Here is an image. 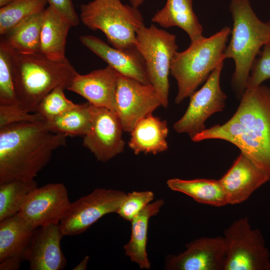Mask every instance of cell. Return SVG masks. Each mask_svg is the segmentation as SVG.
Masks as SVG:
<instances>
[{"instance_id": "obj_6", "label": "cell", "mask_w": 270, "mask_h": 270, "mask_svg": "<svg viewBox=\"0 0 270 270\" xmlns=\"http://www.w3.org/2000/svg\"><path fill=\"white\" fill-rule=\"evenodd\" d=\"M80 12L82 23L92 30L102 32L113 47H136V31L144 24L138 8L124 4L120 0H93L82 4Z\"/></svg>"}, {"instance_id": "obj_36", "label": "cell", "mask_w": 270, "mask_h": 270, "mask_svg": "<svg viewBox=\"0 0 270 270\" xmlns=\"http://www.w3.org/2000/svg\"><path fill=\"white\" fill-rule=\"evenodd\" d=\"M90 257L88 256H86L82 260H81L76 266H74L72 270H84L87 268L88 263Z\"/></svg>"}, {"instance_id": "obj_13", "label": "cell", "mask_w": 270, "mask_h": 270, "mask_svg": "<svg viewBox=\"0 0 270 270\" xmlns=\"http://www.w3.org/2000/svg\"><path fill=\"white\" fill-rule=\"evenodd\" d=\"M123 132L114 112L93 106L92 124L83 136L82 145L98 160L106 162L124 151Z\"/></svg>"}, {"instance_id": "obj_2", "label": "cell", "mask_w": 270, "mask_h": 270, "mask_svg": "<svg viewBox=\"0 0 270 270\" xmlns=\"http://www.w3.org/2000/svg\"><path fill=\"white\" fill-rule=\"evenodd\" d=\"M67 137L50 131L44 120L0 128V184L34 179L53 152L66 146Z\"/></svg>"}, {"instance_id": "obj_30", "label": "cell", "mask_w": 270, "mask_h": 270, "mask_svg": "<svg viewBox=\"0 0 270 270\" xmlns=\"http://www.w3.org/2000/svg\"><path fill=\"white\" fill-rule=\"evenodd\" d=\"M18 104L12 64L6 44L0 42V105Z\"/></svg>"}, {"instance_id": "obj_17", "label": "cell", "mask_w": 270, "mask_h": 270, "mask_svg": "<svg viewBox=\"0 0 270 270\" xmlns=\"http://www.w3.org/2000/svg\"><path fill=\"white\" fill-rule=\"evenodd\" d=\"M80 40L85 47L118 74L150 84L144 60L136 47L126 50L118 49L91 35L82 36Z\"/></svg>"}, {"instance_id": "obj_22", "label": "cell", "mask_w": 270, "mask_h": 270, "mask_svg": "<svg viewBox=\"0 0 270 270\" xmlns=\"http://www.w3.org/2000/svg\"><path fill=\"white\" fill-rule=\"evenodd\" d=\"M36 228L18 213L0 222V262L24 260V254Z\"/></svg>"}, {"instance_id": "obj_14", "label": "cell", "mask_w": 270, "mask_h": 270, "mask_svg": "<svg viewBox=\"0 0 270 270\" xmlns=\"http://www.w3.org/2000/svg\"><path fill=\"white\" fill-rule=\"evenodd\" d=\"M178 255L168 256L165 268L170 270H224L226 246L224 236L202 237L186 244Z\"/></svg>"}, {"instance_id": "obj_38", "label": "cell", "mask_w": 270, "mask_h": 270, "mask_svg": "<svg viewBox=\"0 0 270 270\" xmlns=\"http://www.w3.org/2000/svg\"><path fill=\"white\" fill-rule=\"evenodd\" d=\"M14 0H0V7H3L11 3Z\"/></svg>"}, {"instance_id": "obj_29", "label": "cell", "mask_w": 270, "mask_h": 270, "mask_svg": "<svg viewBox=\"0 0 270 270\" xmlns=\"http://www.w3.org/2000/svg\"><path fill=\"white\" fill-rule=\"evenodd\" d=\"M63 86H58L47 94L38 106L36 112L46 121H50L75 107L78 104L67 98Z\"/></svg>"}, {"instance_id": "obj_35", "label": "cell", "mask_w": 270, "mask_h": 270, "mask_svg": "<svg viewBox=\"0 0 270 270\" xmlns=\"http://www.w3.org/2000/svg\"><path fill=\"white\" fill-rule=\"evenodd\" d=\"M22 262L10 258L0 262V270H17L20 268Z\"/></svg>"}, {"instance_id": "obj_34", "label": "cell", "mask_w": 270, "mask_h": 270, "mask_svg": "<svg viewBox=\"0 0 270 270\" xmlns=\"http://www.w3.org/2000/svg\"><path fill=\"white\" fill-rule=\"evenodd\" d=\"M49 6L55 9L62 16L66 19L72 26H78L80 18L72 0H46Z\"/></svg>"}, {"instance_id": "obj_31", "label": "cell", "mask_w": 270, "mask_h": 270, "mask_svg": "<svg viewBox=\"0 0 270 270\" xmlns=\"http://www.w3.org/2000/svg\"><path fill=\"white\" fill-rule=\"evenodd\" d=\"M151 191H134L126 194L116 212L123 219L132 220L154 199Z\"/></svg>"}, {"instance_id": "obj_26", "label": "cell", "mask_w": 270, "mask_h": 270, "mask_svg": "<svg viewBox=\"0 0 270 270\" xmlns=\"http://www.w3.org/2000/svg\"><path fill=\"white\" fill-rule=\"evenodd\" d=\"M93 106L89 102L78 104L60 116L50 121H46L48 128L52 132L66 136H84L92 124Z\"/></svg>"}, {"instance_id": "obj_19", "label": "cell", "mask_w": 270, "mask_h": 270, "mask_svg": "<svg viewBox=\"0 0 270 270\" xmlns=\"http://www.w3.org/2000/svg\"><path fill=\"white\" fill-rule=\"evenodd\" d=\"M130 133L128 145L136 154H156L168 149L167 122L152 114L140 120Z\"/></svg>"}, {"instance_id": "obj_24", "label": "cell", "mask_w": 270, "mask_h": 270, "mask_svg": "<svg viewBox=\"0 0 270 270\" xmlns=\"http://www.w3.org/2000/svg\"><path fill=\"white\" fill-rule=\"evenodd\" d=\"M166 184L171 190L184 194L200 204L216 207L228 204L226 196L219 180L174 178L168 180Z\"/></svg>"}, {"instance_id": "obj_18", "label": "cell", "mask_w": 270, "mask_h": 270, "mask_svg": "<svg viewBox=\"0 0 270 270\" xmlns=\"http://www.w3.org/2000/svg\"><path fill=\"white\" fill-rule=\"evenodd\" d=\"M118 74L109 66L85 74H78L67 90L82 96L94 106L114 112Z\"/></svg>"}, {"instance_id": "obj_21", "label": "cell", "mask_w": 270, "mask_h": 270, "mask_svg": "<svg viewBox=\"0 0 270 270\" xmlns=\"http://www.w3.org/2000/svg\"><path fill=\"white\" fill-rule=\"evenodd\" d=\"M70 23L49 6L44 10L40 34V52L54 61L66 58V38Z\"/></svg>"}, {"instance_id": "obj_3", "label": "cell", "mask_w": 270, "mask_h": 270, "mask_svg": "<svg viewBox=\"0 0 270 270\" xmlns=\"http://www.w3.org/2000/svg\"><path fill=\"white\" fill-rule=\"evenodd\" d=\"M6 44L18 104L28 112H36L42 100L56 87L67 90L78 74L66 58L54 61L41 52L21 53Z\"/></svg>"}, {"instance_id": "obj_8", "label": "cell", "mask_w": 270, "mask_h": 270, "mask_svg": "<svg viewBox=\"0 0 270 270\" xmlns=\"http://www.w3.org/2000/svg\"><path fill=\"white\" fill-rule=\"evenodd\" d=\"M224 270H270V252L258 229H252L247 217L234 220L225 229Z\"/></svg>"}, {"instance_id": "obj_7", "label": "cell", "mask_w": 270, "mask_h": 270, "mask_svg": "<svg viewBox=\"0 0 270 270\" xmlns=\"http://www.w3.org/2000/svg\"><path fill=\"white\" fill-rule=\"evenodd\" d=\"M135 46L144 60L150 84L159 94L162 106L168 108L170 64L178 48L176 36L144 24L136 31Z\"/></svg>"}, {"instance_id": "obj_1", "label": "cell", "mask_w": 270, "mask_h": 270, "mask_svg": "<svg viewBox=\"0 0 270 270\" xmlns=\"http://www.w3.org/2000/svg\"><path fill=\"white\" fill-rule=\"evenodd\" d=\"M213 139L238 147L270 178V88L262 84L246 88L228 120L191 138L194 142Z\"/></svg>"}, {"instance_id": "obj_12", "label": "cell", "mask_w": 270, "mask_h": 270, "mask_svg": "<svg viewBox=\"0 0 270 270\" xmlns=\"http://www.w3.org/2000/svg\"><path fill=\"white\" fill-rule=\"evenodd\" d=\"M70 202L62 183H51L32 190L24 198L18 214L34 228L60 224Z\"/></svg>"}, {"instance_id": "obj_9", "label": "cell", "mask_w": 270, "mask_h": 270, "mask_svg": "<svg viewBox=\"0 0 270 270\" xmlns=\"http://www.w3.org/2000/svg\"><path fill=\"white\" fill-rule=\"evenodd\" d=\"M126 194L118 190L98 188L71 202L59 224L62 234H80L103 216L116 213Z\"/></svg>"}, {"instance_id": "obj_5", "label": "cell", "mask_w": 270, "mask_h": 270, "mask_svg": "<svg viewBox=\"0 0 270 270\" xmlns=\"http://www.w3.org/2000/svg\"><path fill=\"white\" fill-rule=\"evenodd\" d=\"M230 31V28L226 26L208 38L190 42L186 50L175 53L170 64V74L178 84L176 104H180L190 98L226 59L224 51Z\"/></svg>"}, {"instance_id": "obj_20", "label": "cell", "mask_w": 270, "mask_h": 270, "mask_svg": "<svg viewBox=\"0 0 270 270\" xmlns=\"http://www.w3.org/2000/svg\"><path fill=\"white\" fill-rule=\"evenodd\" d=\"M152 22L164 28L178 26L188 36L190 42L202 39L203 28L192 8V0H166Z\"/></svg>"}, {"instance_id": "obj_23", "label": "cell", "mask_w": 270, "mask_h": 270, "mask_svg": "<svg viewBox=\"0 0 270 270\" xmlns=\"http://www.w3.org/2000/svg\"><path fill=\"white\" fill-rule=\"evenodd\" d=\"M164 204L162 199L148 204L131 221L130 239L124 248L126 256L142 269H149L150 267L146 252L150 218L159 212Z\"/></svg>"}, {"instance_id": "obj_28", "label": "cell", "mask_w": 270, "mask_h": 270, "mask_svg": "<svg viewBox=\"0 0 270 270\" xmlns=\"http://www.w3.org/2000/svg\"><path fill=\"white\" fill-rule=\"evenodd\" d=\"M47 4L46 0H14L0 8V35H4L32 15L44 10Z\"/></svg>"}, {"instance_id": "obj_16", "label": "cell", "mask_w": 270, "mask_h": 270, "mask_svg": "<svg viewBox=\"0 0 270 270\" xmlns=\"http://www.w3.org/2000/svg\"><path fill=\"white\" fill-rule=\"evenodd\" d=\"M219 180L226 196L228 204H236L246 200L256 190L270 180V178L240 152Z\"/></svg>"}, {"instance_id": "obj_27", "label": "cell", "mask_w": 270, "mask_h": 270, "mask_svg": "<svg viewBox=\"0 0 270 270\" xmlns=\"http://www.w3.org/2000/svg\"><path fill=\"white\" fill-rule=\"evenodd\" d=\"M36 187L34 179L0 184V222L17 214L26 196Z\"/></svg>"}, {"instance_id": "obj_37", "label": "cell", "mask_w": 270, "mask_h": 270, "mask_svg": "<svg viewBox=\"0 0 270 270\" xmlns=\"http://www.w3.org/2000/svg\"><path fill=\"white\" fill-rule=\"evenodd\" d=\"M132 6L138 8L144 2V0H128Z\"/></svg>"}, {"instance_id": "obj_25", "label": "cell", "mask_w": 270, "mask_h": 270, "mask_svg": "<svg viewBox=\"0 0 270 270\" xmlns=\"http://www.w3.org/2000/svg\"><path fill=\"white\" fill-rule=\"evenodd\" d=\"M44 10L32 15L18 24L2 36L0 41L19 52H40V34Z\"/></svg>"}, {"instance_id": "obj_10", "label": "cell", "mask_w": 270, "mask_h": 270, "mask_svg": "<svg viewBox=\"0 0 270 270\" xmlns=\"http://www.w3.org/2000/svg\"><path fill=\"white\" fill-rule=\"evenodd\" d=\"M160 106V97L150 84L118 74L114 112L124 132H130L140 120Z\"/></svg>"}, {"instance_id": "obj_33", "label": "cell", "mask_w": 270, "mask_h": 270, "mask_svg": "<svg viewBox=\"0 0 270 270\" xmlns=\"http://www.w3.org/2000/svg\"><path fill=\"white\" fill-rule=\"evenodd\" d=\"M44 120L39 114L28 112L18 104L0 105V128L14 123Z\"/></svg>"}, {"instance_id": "obj_11", "label": "cell", "mask_w": 270, "mask_h": 270, "mask_svg": "<svg viewBox=\"0 0 270 270\" xmlns=\"http://www.w3.org/2000/svg\"><path fill=\"white\" fill-rule=\"evenodd\" d=\"M223 66L224 62L213 70L202 86L190 96L185 113L173 126L176 132L187 134L191 138L206 129L205 122L210 116L224 109L227 96L220 86Z\"/></svg>"}, {"instance_id": "obj_4", "label": "cell", "mask_w": 270, "mask_h": 270, "mask_svg": "<svg viewBox=\"0 0 270 270\" xmlns=\"http://www.w3.org/2000/svg\"><path fill=\"white\" fill-rule=\"evenodd\" d=\"M229 9L233 26L224 56L234 61L235 68L231 84L240 98L246 88L254 61L261 48L270 42V22H262L256 16L250 0H230Z\"/></svg>"}, {"instance_id": "obj_15", "label": "cell", "mask_w": 270, "mask_h": 270, "mask_svg": "<svg viewBox=\"0 0 270 270\" xmlns=\"http://www.w3.org/2000/svg\"><path fill=\"white\" fill-rule=\"evenodd\" d=\"M60 224L36 228L25 250L24 260L30 270H62L67 262L60 247L64 236Z\"/></svg>"}, {"instance_id": "obj_32", "label": "cell", "mask_w": 270, "mask_h": 270, "mask_svg": "<svg viewBox=\"0 0 270 270\" xmlns=\"http://www.w3.org/2000/svg\"><path fill=\"white\" fill-rule=\"evenodd\" d=\"M254 60L247 80L246 88H254L270 78V42L265 44Z\"/></svg>"}]
</instances>
